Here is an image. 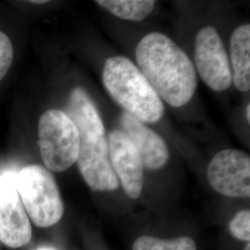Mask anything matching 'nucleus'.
Segmentation results:
<instances>
[{
    "instance_id": "f8f14e48",
    "label": "nucleus",
    "mask_w": 250,
    "mask_h": 250,
    "mask_svg": "<svg viewBox=\"0 0 250 250\" xmlns=\"http://www.w3.org/2000/svg\"><path fill=\"white\" fill-rule=\"evenodd\" d=\"M232 61V80L234 86L241 91L250 89V25L237 27L231 36L230 42Z\"/></svg>"
},
{
    "instance_id": "1a4fd4ad",
    "label": "nucleus",
    "mask_w": 250,
    "mask_h": 250,
    "mask_svg": "<svg viewBox=\"0 0 250 250\" xmlns=\"http://www.w3.org/2000/svg\"><path fill=\"white\" fill-rule=\"evenodd\" d=\"M108 155L119 183L126 195L138 198L144 186V166L139 153L132 140L122 130H115L107 136Z\"/></svg>"
},
{
    "instance_id": "f3484780",
    "label": "nucleus",
    "mask_w": 250,
    "mask_h": 250,
    "mask_svg": "<svg viewBox=\"0 0 250 250\" xmlns=\"http://www.w3.org/2000/svg\"><path fill=\"white\" fill-rule=\"evenodd\" d=\"M246 117H247V120L248 122H250V105L248 104V106L246 107Z\"/></svg>"
},
{
    "instance_id": "6ab92c4d",
    "label": "nucleus",
    "mask_w": 250,
    "mask_h": 250,
    "mask_svg": "<svg viewBox=\"0 0 250 250\" xmlns=\"http://www.w3.org/2000/svg\"><path fill=\"white\" fill-rule=\"evenodd\" d=\"M36 250H55L54 249H51V248H40V249H37Z\"/></svg>"
},
{
    "instance_id": "39448f33",
    "label": "nucleus",
    "mask_w": 250,
    "mask_h": 250,
    "mask_svg": "<svg viewBox=\"0 0 250 250\" xmlns=\"http://www.w3.org/2000/svg\"><path fill=\"white\" fill-rule=\"evenodd\" d=\"M195 62L207 85L224 91L232 84V71L222 38L214 27H203L196 37Z\"/></svg>"
},
{
    "instance_id": "6e6552de",
    "label": "nucleus",
    "mask_w": 250,
    "mask_h": 250,
    "mask_svg": "<svg viewBox=\"0 0 250 250\" xmlns=\"http://www.w3.org/2000/svg\"><path fill=\"white\" fill-rule=\"evenodd\" d=\"M80 140L76 162L85 183L94 191H115L120 183L110 162L106 137H83Z\"/></svg>"
},
{
    "instance_id": "9d476101",
    "label": "nucleus",
    "mask_w": 250,
    "mask_h": 250,
    "mask_svg": "<svg viewBox=\"0 0 250 250\" xmlns=\"http://www.w3.org/2000/svg\"><path fill=\"white\" fill-rule=\"evenodd\" d=\"M120 124L122 131L134 143L145 168L157 170L166 165L169 160V149L160 134L126 111L120 117Z\"/></svg>"
},
{
    "instance_id": "9b49d317",
    "label": "nucleus",
    "mask_w": 250,
    "mask_h": 250,
    "mask_svg": "<svg viewBox=\"0 0 250 250\" xmlns=\"http://www.w3.org/2000/svg\"><path fill=\"white\" fill-rule=\"evenodd\" d=\"M75 125L80 138L105 136V127L88 94L81 87L72 90L64 111Z\"/></svg>"
},
{
    "instance_id": "7ed1b4c3",
    "label": "nucleus",
    "mask_w": 250,
    "mask_h": 250,
    "mask_svg": "<svg viewBox=\"0 0 250 250\" xmlns=\"http://www.w3.org/2000/svg\"><path fill=\"white\" fill-rule=\"evenodd\" d=\"M15 185L28 217L36 226L46 228L62 220L64 204L60 189L43 166H25L16 172Z\"/></svg>"
},
{
    "instance_id": "423d86ee",
    "label": "nucleus",
    "mask_w": 250,
    "mask_h": 250,
    "mask_svg": "<svg viewBox=\"0 0 250 250\" xmlns=\"http://www.w3.org/2000/svg\"><path fill=\"white\" fill-rule=\"evenodd\" d=\"M207 177L211 188L229 197H250V155L237 149H224L209 162Z\"/></svg>"
},
{
    "instance_id": "4468645a",
    "label": "nucleus",
    "mask_w": 250,
    "mask_h": 250,
    "mask_svg": "<svg viewBox=\"0 0 250 250\" xmlns=\"http://www.w3.org/2000/svg\"><path fill=\"white\" fill-rule=\"evenodd\" d=\"M133 250H197V245L188 236L160 239L154 236L143 235L134 241Z\"/></svg>"
},
{
    "instance_id": "dca6fc26",
    "label": "nucleus",
    "mask_w": 250,
    "mask_h": 250,
    "mask_svg": "<svg viewBox=\"0 0 250 250\" xmlns=\"http://www.w3.org/2000/svg\"><path fill=\"white\" fill-rule=\"evenodd\" d=\"M13 45L6 34L0 32V81L9 72L13 61Z\"/></svg>"
},
{
    "instance_id": "0eeeda50",
    "label": "nucleus",
    "mask_w": 250,
    "mask_h": 250,
    "mask_svg": "<svg viewBox=\"0 0 250 250\" xmlns=\"http://www.w3.org/2000/svg\"><path fill=\"white\" fill-rule=\"evenodd\" d=\"M16 172L0 175V241L18 249L32 238V226L15 185Z\"/></svg>"
},
{
    "instance_id": "20e7f679",
    "label": "nucleus",
    "mask_w": 250,
    "mask_h": 250,
    "mask_svg": "<svg viewBox=\"0 0 250 250\" xmlns=\"http://www.w3.org/2000/svg\"><path fill=\"white\" fill-rule=\"evenodd\" d=\"M80 134L68 115L60 109H50L40 117L38 144L45 167L61 172L72 167L80 149Z\"/></svg>"
},
{
    "instance_id": "2eb2a0df",
    "label": "nucleus",
    "mask_w": 250,
    "mask_h": 250,
    "mask_svg": "<svg viewBox=\"0 0 250 250\" xmlns=\"http://www.w3.org/2000/svg\"><path fill=\"white\" fill-rule=\"evenodd\" d=\"M232 236L242 241L250 240V211L242 210L237 212L229 224Z\"/></svg>"
},
{
    "instance_id": "f257e3e1",
    "label": "nucleus",
    "mask_w": 250,
    "mask_h": 250,
    "mask_svg": "<svg viewBox=\"0 0 250 250\" xmlns=\"http://www.w3.org/2000/svg\"><path fill=\"white\" fill-rule=\"evenodd\" d=\"M136 61L160 99L174 107L188 104L197 89V74L187 53L168 36L150 33L136 46Z\"/></svg>"
},
{
    "instance_id": "aec40b11",
    "label": "nucleus",
    "mask_w": 250,
    "mask_h": 250,
    "mask_svg": "<svg viewBox=\"0 0 250 250\" xmlns=\"http://www.w3.org/2000/svg\"><path fill=\"white\" fill-rule=\"evenodd\" d=\"M250 250V243H249V244H248V245H247V247H246V248H245V250Z\"/></svg>"
},
{
    "instance_id": "f03ea898",
    "label": "nucleus",
    "mask_w": 250,
    "mask_h": 250,
    "mask_svg": "<svg viewBox=\"0 0 250 250\" xmlns=\"http://www.w3.org/2000/svg\"><path fill=\"white\" fill-rule=\"evenodd\" d=\"M102 77L107 93L127 113L149 124L159 122L163 116L161 99L129 59L123 56L107 59Z\"/></svg>"
},
{
    "instance_id": "a211bd4d",
    "label": "nucleus",
    "mask_w": 250,
    "mask_h": 250,
    "mask_svg": "<svg viewBox=\"0 0 250 250\" xmlns=\"http://www.w3.org/2000/svg\"><path fill=\"white\" fill-rule=\"evenodd\" d=\"M47 1L42 0V1H31V3H36V4H40V3H46Z\"/></svg>"
},
{
    "instance_id": "ddd939ff",
    "label": "nucleus",
    "mask_w": 250,
    "mask_h": 250,
    "mask_svg": "<svg viewBox=\"0 0 250 250\" xmlns=\"http://www.w3.org/2000/svg\"><path fill=\"white\" fill-rule=\"evenodd\" d=\"M96 3L119 18L134 21L147 17L156 4L152 0H99Z\"/></svg>"
}]
</instances>
